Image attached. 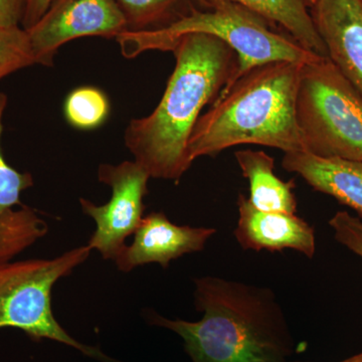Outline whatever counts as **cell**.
Listing matches in <instances>:
<instances>
[{"instance_id":"obj_13","label":"cell","mask_w":362,"mask_h":362,"mask_svg":"<svg viewBox=\"0 0 362 362\" xmlns=\"http://www.w3.org/2000/svg\"><path fill=\"white\" fill-rule=\"evenodd\" d=\"M243 176L250 185L249 201L262 211L295 214L297 201L294 180L284 181L275 175V160L261 150L235 152Z\"/></svg>"},{"instance_id":"obj_7","label":"cell","mask_w":362,"mask_h":362,"mask_svg":"<svg viewBox=\"0 0 362 362\" xmlns=\"http://www.w3.org/2000/svg\"><path fill=\"white\" fill-rule=\"evenodd\" d=\"M98 178L111 187L112 195L104 206L80 199L82 211L96 223V230L87 245L97 250L104 259L115 261L126 246V239L141 223L144 197L148 194L147 185L151 177L137 162L123 161L117 165L101 164Z\"/></svg>"},{"instance_id":"obj_23","label":"cell","mask_w":362,"mask_h":362,"mask_svg":"<svg viewBox=\"0 0 362 362\" xmlns=\"http://www.w3.org/2000/svg\"><path fill=\"white\" fill-rule=\"evenodd\" d=\"M295 362H308V361H295ZM338 362H362V352L356 356L349 357V358L344 359V361Z\"/></svg>"},{"instance_id":"obj_21","label":"cell","mask_w":362,"mask_h":362,"mask_svg":"<svg viewBox=\"0 0 362 362\" xmlns=\"http://www.w3.org/2000/svg\"><path fill=\"white\" fill-rule=\"evenodd\" d=\"M28 0H0V28L21 25Z\"/></svg>"},{"instance_id":"obj_17","label":"cell","mask_w":362,"mask_h":362,"mask_svg":"<svg viewBox=\"0 0 362 362\" xmlns=\"http://www.w3.org/2000/svg\"><path fill=\"white\" fill-rule=\"evenodd\" d=\"M110 113V102L98 88H76L66 96L64 115L71 127L78 130H93L103 125Z\"/></svg>"},{"instance_id":"obj_16","label":"cell","mask_w":362,"mask_h":362,"mask_svg":"<svg viewBox=\"0 0 362 362\" xmlns=\"http://www.w3.org/2000/svg\"><path fill=\"white\" fill-rule=\"evenodd\" d=\"M127 25L126 33L148 32L170 25L194 6L192 0H115Z\"/></svg>"},{"instance_id":"obj_3","label":"cell","mask_w":362,"mask_h":362,"mask_svg":"<svg viewBox=\"0 0 362 362\" xmlns=\"http://www.w3.org/2000/svg\"><path fill=\"white\" fill-rule=\"evenodd\" d=\"M304 64L272 62L235 81L202 114L188 142V163L239 145L305 151L296 118V98Z\"/></svg>"},{"instance_id":"obj_25","label":"cell","mask_w":362,"mask_h":362,"mask_svg":"<svg viewBox=\"0 0 362 362\" xmlns=\"http://www.w3.org/2000/svg\"><path fill=\"white\" fill-rule=\"evenodd\" d=\"M361 1H362V0H361Z\"/></svg>"},{"instance_id":"obj_11","label":"cell","mask_w":362,"mask_h":362,"mask_svg":"<svg viewBox=\"0 0 362 362\" xmlns=\"http://www.w3.org/2000/svg\"><path fill=\"white\" fill-rule=\"evenodd\" d=\"M238 209L239 221L233 235L243 249L272 252L289 249L313 258L315 230L296 214L259 211L244 194L238 197Z\"/></svg>"},{"instance_id":"obj_15","label":"cell","mask_w":362,"mask_h":362,"mask_svg":"<svg viewBox=\"0 0 362 362\" xmlns=\"http://www.w3.org/2000/svg\"><path fill=\"white\" fill-rule=\"evenodd\" d=\"M49 232L35 209L21 206L0 216V266L13 261Z\"/></svg>"},{"instance_id":"obj_12","label":"cell","mask_w":362,"mask_h":362,"mask_svg":"<svg viewBox=\"0 0 362 362\" xmlns=\"http://www.w3.org/2000/svg\"><path fill=\"white\" fill-rule=\"evenodd\" d=\"M282 166L288 173L301 176L316 192L356 211L362 221V162L297 151L285 153Z\"/></svg>"},{"instance_id":"obj_22","label":"cell","mask_w":362,"mask_h":362,"mask_svg":"<svg viewBox=\"0 0 362 362\" xmlns=\"http://www.w3.org/2000/svg\"><path fill=\"white\" fill-rule=\"evenodd\" d=\"M51 2L52 0H28L21 28L28 30L35 25L47 11Z\"/></svg>"},{"instance_id":"obj_9","label":"cell","mask_w":362,"mask_h":362,"mask_svg":"<svg viewBox=\"0 0 362 362\" xmlns=\"http://www.w3.org/2000/svg\"><path fill=\"white\" fill-rule=\"evenodd\" d=\"M216 233L213 228L175 225L161 211L150 213L143 216L132 244L117 257V268L123 273L151 263L168 268L173 259L202 251Z\"/></svg>"},{"instance_id":"obj_10","label":"cell","mask_w":362,"mask_h":362,"mask_svg":"<svg viewBox=\"0 0 362 362\" xmlns=\"http://www.w3.org/2000/svg\"><path fill=\"white\" fill-rule=\"evenodd\" d=\"M310 13L328 59L362 95L361 0H318Z\"/></svg>"},{"instance_id":"obj_8","label":"cell","mask_w":362,"mask_h":362,"mask_svg":"<svg viewBox=\"0 0 362 362\" xmlns=\"http://www.w3.org/2000/svg\"><path fill=\"white\" fill-rule=\"evenodd\" d=\"M25 30L35 64L51 66L66 42L85 37L117 39L127 25L115 0H52L44 16Z\"/></svg>"},{"instance_id":"obj_14","label":"cell","mask_w":362,"mask_h":362,"mask_svg":"<svg viewBox=\"0 0 362 362\" xmlns=\"http://www.w3.org/2000/svg\"><path fill=\"white\" fill-rule=\"evenodd\" d=\"M199 2L206 0H197ZM249 9L269 23L280 25L304 49L328 58L327 49L317 32L310 7L305 0H228Z\"/></svg>"},{"instance_id":"obj_4","label":"cell","mask_w":362,"mask_h":362,"mask_svg":"<svg viewBox=\"0 0 362 362\" xmlns=\"http://www.w3.org/2000/svg\"><path fill=\"white\" fill-rule=\"evenodd\" d=\"M199 4L202 8L192 6L164 28L119 35L116 40L123 56L133 59L143 52H171L181 37L192 33L214 35L230 45L239 61L235 76L223 90L252 69L272 62L308 64L321 58L240 4L228 0H206Z\"/></svg>"},{"instance_id":"obj_18","label":"cell","mask_w":362,"mask_h":362,"mask_svg":"<svg viewBox=\"0 0 362 362\" xmlns=\"http://www.w3.org/2000/svg\"><path fill=\"white\" fill-rule=\"evenodd\" d=\"M37 65L28 32L21 25L0 28V80Z\"/></svg>"},{"instance_id":"obj_2","label":"cell","mask_w":362,"mask_h":362,"mask_svg":"<svg viewBox=\"0 0 362 362\" xmlns=\"http://www.w3.org/2000/svg\"><path fill=\"white\" fill-rule=\"evenodd\" d=\"M194 284L201 320L147 315L152 325L180 335L192 362H290L294 337L271 289L211 276Z\"/></svg>"},{"instance_id":"obj_20","label":"cell","mask_w":362,"mask_h":362,"mask_svg":"<svg viewBox=\"0 0 362 362\" xmlns=\"http://www.w3.org/2000/svg\"><path fill=\"white\" fill-rule=\"evenodd\" d=\"M338 243L362 259V221L347 211H337L329 221Z\"/></svg>"},{"instance_id":"obj_19","label":"cell","mask_w":362,"mask_h":362,"mask_svg":"<svg viewBox=\"0 0 362 362\" xmlns=\"http://www.w3.org/2000/svg\"><path fill=\"white\" fill-rule=\"evenodd\" d=\"M7 103L8 98L4 93H0V216L23 206L21 202V194L33 185V175L16 170L7 163L2 154L1 137Z\"/></svg>"},{"instance_id":"obj_5","label":"cell","mask_w":362,"mask_h":362,"mask_svg":"<svg viewBox=\"0 0 362 362\" xmlns=\"http://www.w3.org/2000/svg\"><path fill=\"white\" fill-rule=\"evenodd\" d=\"M296 118L305 152L362 162V95L326 57L302 66Z\"/></svg>"},{"instance_id":"obj_24","label":"cell","mask_w":362,"mask_h":362,"mask_svg":"<svg viewBox=\"0 0 362 362\" xmlns=\"http://www.w3.org/2000/svg\"><path fill=\"white\" fill-rule=\"evenodd\" d=\"M305 1H306V4H308L309 7H311L313 4H315L318 0H305Z\"/></svg>"},{"instance_id":"obj_1","label":"cell","mask_w":362,"mask_h":362,"mask_svg":"<svg viewBox=\"0 0 362 362\" xmlns=\"http://www.w3.org/2000/svg\"><path fill=\"white\" fill-rule=\"evenodd\" d=\"M171 52L175 70L160 102L130 121L124 141L150 177L178 181L192 166L187 145L202 110L230 84L239 61L226 42L206 33L181 37Z\"/></svg>"},{"instance_id":"obj_6","label":"cell","mask_w":362,"mask_h":362,"mask_svg":"<svg viewBox=\"0 0 362 362\" xmlns=\"http://www.w3.org/2000/svg\"><path fill=\"white\" fill-rule=\"evenodd\" d=\"M88 245L54 259L8 262L0 266V329L16 328L33 341L49 339L101 362H119L98 347L81 343L62 327L52 308V287L89 258Z\"/></svg>"}]
</instances>
